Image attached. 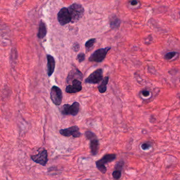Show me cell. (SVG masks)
<instances>
[{
    "label": "cell",
    "instance_id": "6da1fadb",
    "mask_svg": "<svg viewBox=\"0 0 180 180\" xmlns=\"http://www.w3.org/2000/svg\"><path fill=\"white\" fill-rule=\"evenodd\" d=\"M68 10L72 18V23H75L78 21L83 16L85 13L83 7L81 4L77 3H74L68 7Z\"/></svg>",
    "mask_w": 180,
    "mask_h": 180
},
{
    "label": "cell",
    "instance_id": "7a4b0ae2",
    "mask_svg": "<svg viewBox=\"0 0 180 180\" xmlns=\"http://www.w3.org/2000/svg\"><path fill=\"white\" fill-rule=\"evenodd\" d=\"M116 155L115 154H108L104 155L102 159L96 162V165L97 169L102 173L105 174L107 172L105 164L111 162L115 160Z\"/></svg>",
    "mask_w": 180,
    "mask_h": 180
},
{
    "label": "cell",
    "instance_id": "3957f363",
    "mask_svg": "<svg viewBox=\"0 0 180 180\" xmlns=\"http://www.w3.org/2000/svg\"><path fill=\"white\" fill-rule=\"evenodd\" d=\"M86 137L90 140V148L91 154L94 156L97 155L99 149V143L96 135L90 131L85 133Z\"/></svg>",
    "mask_w": 180,
    "mask_h": 180
},
{
    "label": "cell",
    "instance_id": "277c9868",
    "mask_svg": "<svg viewBox=\"0 0 180 180\" xmlns=\"http://www.w3.org/2000/svg\"><path fill=\"white\" fill-rule=\"evenodd\" d=\"M111 49V47L99 48L98 50L95 51V52L90 55L88 60L90 62H101L105 59L107 53Z\"/></svg>",
    "mask_w": 180,
    "mask_h": 180
},
{
    "label": "cell",
    "instance_id": "5b68a950",
    "mask_svg": "<svg viewBox=\"0 0 180 180\" xmlns=\"http://www.w3.org/2000/svg\"><path fill=\"white\" fill-rule=\"evenodd\" d=\"M57 18L59 23L61 26L72 22V18L68 8L63 7L58 12Z\"/></svg>",
    "mask_w": 180,
    "mask_h": 180
},
{
    "label": "cell",
    "instance_id": "8992f818",
    "mask_svg": "<svg viewBox=\"0 0 180 180\" xmlns=\"http://www.w3.org/2000/svg\"><path fill=\"white\" fill-rule=\"evenodd\" d=\"M80 104L78 102H75L72 104H65L61 109V113L65 115H71L76 116L78 113Z\"/></svg>",
    "mask_w": 180,
    "mask_h": 180
},
{
    "label": "cell",
    "instance_id": "52a82bcc",
    "mask_svg": "<svg viewBox=\"0 0 180 180\" xmlns=\"http://www.w3.org/2000/svg\"><path fill=\"white\" fill-rule=\"evenodd\" d=\"M103 80V71L102 68H98L94 71L85 80L86 83L97 84Z\"/></svg>",
    "mask_w": 180,
    "mask_h": 180
},
{
    "label": "cell",
    "instance_id": "ba28073f",
    "mask_svg": "<svg viewBox=\"0 0 180 180\" xmlns=\"http://www.w3.org/2000/svg\"><path fill=\"white\" fill-rule=\"evenodd\" d=\"M50 98L56 105H60L63 100L62 91L59 87L53 85L50 91Z\"/></svg>",
    "mask_w": 180,
    "mask_h": 180
},
{
    "label": "cell",
    "instance_id": "9c48e42d",
    "mask_svg": "<svg viewBox=\"0 0 180 180\" xmlns=\"http://www.w3.org/2000/svg\"><path fill=\"white\" fill-rule=\"evenodd\" d=\"M31 159L35 163L40 164L42 166H46L48 161V152L46 150H44L36 155H31Z\"/></svg>",
    "mask_w": 180,
    "mask_h": 180
},
{
    "label": "cell",
    "instance_id": "30bf717a",
    "mask_svg": "<svg viewBox=\"0 0 180 180\" xmlns=\"http://www.w3.org/2000/svg\"><path fill=\"white\" fill-rule=\"evenodd\" d=\"M60 134L63 137H69L72 136L74 137L77 138L81 136V133L79 131V128L78 126H75L69 128L61 129L59 131Z\"/></svg>",
    "mask_w": 180,
    "mask_h": 180
},
{
    "label": "cell",
    "instance_id": "8fae6325",
    "mask_svg": "<svg viewBox=\"0 0 180 180\" xmlns=\"http://www.w3.org/2000/svg\"><path fill=\"white\" fill-rule=\"evenodd\" d=\"M72 85H68L66 87V92L67 93L74 94L78 93L82 90L81 81L78 79H74L72 82Z\"/></svg>",
    "mask_w": 180,
    "mask_h": 180
},
{
    "label": "cell",
    "instance_id": "7c38bea8",
    "mask_svg": "<svg viewBox=\"0 0 180 180\" xmlns=\"http://www.w3.org/2000/svg\"><path fill=\"white\" fill-rule=\"evenodd\" d=\"M47 73L48 76L52 75L55 68V62L54 57L51 55H47Z\"/></svg>",
    "mask_w": 180,
    "mask_h": 180
},
{
    "label": "cell",
    "instance_id": "4fadbf2b",
    "mask_svg": "<svg viewBox=\"0 0 180 180\" xmlns=\"http://www.w3.org/2000/svg\"><path fill=\"white\" fill-rule=\"evenodd\" d=\"M74 79H78L80 80L83 79L82 73L77 68H75L70 71L69 75L67 76V82L69 83L71 80H72L73 81Z\"/></svg>",
    "mask_w": 180,
    "mask_h": 180
},
{
    "label": "cell",
    "instance_id": "5bb4252c",
    "mask_svg": "<svg viewBox=\"0 0 180 180\" xmlns=\"http://www.w3.org/2000/svg\"><path fill=\"white\" fill-rule=\"evenodd\" d=\"M47 30H46V25L44 22V21L41 20L40 22L39 26V31L38 32L37 36L40 39H44L46 36Z\"/></svg>",
    "mask_w": 180,
    "mask_h": 180
},
{
    "label": "cell",
    "instance_id": "9a60e30c",
    "mask_svg": "<svg viewBox=\"0 0 180 180\" xmlns=\"http://www.w3.org/2000/svg\"><path fill=\"white\" fill-rule=\"evenodd\" d=\"M109 81L108 76H106L104 78V79L102 81L98 87V91L100 93H104L107 90V85L108 84Z\"/></svg>",
    "mask_w": 180,
    "mask_h": 180
},
{
    "label": "cell",
    "instance_id": "2e32d148",
    "mask_svg": "<svg viewBox=\"0 0 180 180\" xmlns=\"http://www.w3.org/2000/svg\"><path fill=\"white\" fill-rule=\"evenodd\" d=\"M120 24V20L116 16L111 17L110 20V26L111 29H118Z\"/></svg>",
    "mask_w": 180,
    "mask_h": 180
},
{
    "label": "cell",
    "instance_id": "e0dca14e",
    "mask_svg": "<svg viewBox=\"0 0 180 180\" xmlns=\"http://www.w3.org/2000/svg\"><path fill=\"white\" fill-rule=\"evenodd\" d=\"M96 41V39H94V38L90 39V40H89L87 41L85 43V47L86 48L89 49L91 47H92L94 45V44L95 43Z\"/></svg>",
    "mask_w": 180,
    "mask_h": 180
},
{
    "label": "cell",
    "instance_id": "ac0fdd59",
    "mask_svg": "<svg viewBox=\"0 0 180 180\" xmlns=\"http://www.w3.org/2000/svg\"><path fill=\"white\" fill-rule=\"evenodd\" d=\"M112 176L114 179L116 180H119L122 176V172L120 170H115L112 173Z\"/></svg>",
    "mask_w": 180,
    "mask_h": 180
},
{
    "label": "cell",
    "instance_id": "d6986e66",
    "mask_svg": "<svg viewBox=\"0 0 180 180\" xmlns=\"http://www.w3.org/2000/svg\"><path fill=\"white\" fill-rule=\"evenodd\" d=\"M176 54V52H170L166 53L164 57L167 60H170L174 57Z\"/></svg>",
    "mask_w": 180,
    "mask_h": 180
},
{
    "label": "cell",
    "instance_id": "ffe728a7",
    "mask_svg": "<svg viewBox=\"0 0 180 180\" xmlns=\"http://www.w3.org/2000/svg\"><path fill=\"white\" fill-rule=\"evenodd\" d=\"M124 162L123 161H120L118 162L116 164L115 167V170H118L122 171V168L124 167Z\"/></svg>",
    "mask_w": 180,
    "mask_h": 180
},
{
    "label": "cell",
    "instance_id": "44dd1931",
    "mask_svg": "<svg viewBox=\"0 0 180 180\" xmlns=\"http://www.w3.org/2000/svg\"><path fill=\"white\" fill-rule=\"evenodd\" d=\"M151 148V144L150 142H145L141 145V148L144 151L148 150Z\"/></svg>",
    "mask_w": 180,
    "mask_h": 180
},
{
    "label": "cell",
    "instance_id": "7402d4cb",
    "mask_svg": "<svg viewBox=\"0 0 180 180\" xmlns=\"http://www.w3.org/2000/svg\"><path fill=\"white\" fill-rule=\"evenodd\" d=\"M77 59L78 60L79 62L81 63L85 60V54L83 53H79L77 57Z\"/></svg>",
    "mask_w": 180,
    "mask_h": 180
},
{
    "label": "cell",
    "instance_id": "603a6c76",
    "mask_svg": "<svg viewBox=\"0 0 180 180\" xmlns=\"http://www.w3.org/2000/svg\"><path fill=\"white\" fill-rule=\"evenodd\" d=\"M79 48H80V46L78 43H75L72 46V49L75 52H78L79 50Z\"/></svg>",
    "mask_w": 180,
    "mask_h": 180
},
{
    "label": "cell",
    "instance_id": "cb8c5ba5",
    "mask_svg": "<svg viewBox=\"0 0 180 180\" xmlns=\"http://www.w3.org/2000/svg\"><path fill=\"white\" fill-rule=\"evenodd\" d=\"M142 94L144 96L147 97V96H150V92L148 91H146H146H142Z\"/></svg>",
    "mask_w": 180,
    "mask_h": 180
},
{
    "label": "cell",
    "instance_id": "d4e9b609",
    "mask_svg": "<svg viewBox=\"0 0 180 180\" xmlns=\"http://www.w3.org/2000/svg\"><path fill=\"white\" fill-rule=\"evenodd\" d=\"M137 4H138V2L136 0H133L131 2V4L133 6H135L136 5H137Z\"/></svg>",
    "mask_w": 180,
    "mask_h": 180
},
{
    "label": "cell",
    "instance_id": "484cf974",
    "mask_svg": "<svg viewBox=\"0 0 180 180\" xmlns=\"http://www.w3.org/2000/svg\"></svg>",
    "mask_w": 180,
    "mask_h": 180
},
{
    "label": "cell",
    "instance_id": "4316f807",
    "mask_svg": "<svg viewBox=\"0 0 180 180\" xmlns=\"http://www.w3.org/2000/svg\"></svg>",
    "mask_w": 180,
    "mask_h": 180
}]
</instances>
